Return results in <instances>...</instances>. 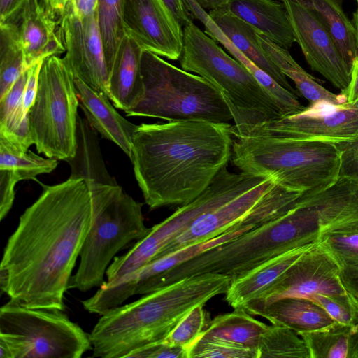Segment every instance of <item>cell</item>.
<instances>
[{
	"label": "cell",
	"instance_id": "cell-1",
	"mask_svg": "<svg viewBox=\"0 0 358 358\" xmlns=\"http://www.w3.org/2000/svg\"><path fill=\"white\" fill-rule=\"evenodd\" d=\"M92 213L84 179L70 176L43 187L20 216L3 251L0 268L8 273L10 299L27 308L64 310V294Z\"/></svg>",
	"mask_w": 358,
	"mask_h": 358
},
{
	"label": "cell",
	"instance_id": "cell-2",
	"mask_svg": "<svg viewBox=\"0 0 358 358\" xmlns=\"http://www.w3.org/2000/svg\"><path fill=\"white\" fill-rule=\"evenodd\" d=\"M231 127L203 120L138 125L131 161L150 210L192 201L227 167L234 139Z\"/></svg>",
	"mask_w": 358,
	"mask_h": 358
},
{
	"label": "cell",
	"instance_id": "cell-3",
	"mask_svg": "<svg viewBox=\"0 0 358 358\" xmlns=\"http://www.w3.org/2000/svg\"><path fill=\"white\" fill-rule=\"evenodd\" d=\"M231 277L206 273L178 280L101 315L90 339L92 357L120 358L162 341L196 306L225 294Z\"/></svg>",
	"mask_w": 358,
	"mask_h": 358
},
{
	"label": "cell",
	"instance_id": "cell-4",
	"mask_svg": "<svg viewBox=\"0 0 358 358\" xmlns=\"http://www.w3.org/2000/svg\"><path fill=\"white\" fill-rule=\"evenodd\" d=\"M329 219L322 199L303 194L282 215L157 276L147 283L146 289L152 292L185 277L206 273L234 278L285 252L318 242L320 231Z\"/></svg>",
	"mask_w": 358,
	"mask_h": 358
},
{
	"label": "cell",
	"instance_id": "cell-5",
	"mask_svg": "<svg viewBox=\"0 0 358 358\" xmlns=\"http://www.w3.org/2000/svg\"><path fill=\"white\" fill-rule=\"evenodd\" d=\"M231 159L241 171L272 178L302 193L326 189L340 178L341 151L329 142L270 135L234 137Z\"/></svg>",
	"mask_w": 358,
	"mask_h": 358
},
{
	"label": "cell",
	"instance_id": "cell-6",
	"mask_svg": "<svg viewBox=\"0 0 358 358\" xmlns=\"http://www.w3.org/2000/svg\"><path fill=\"white\" fill-rule=\"evenodd\" d=\"M182 28L180 66L205 78L222 94L233 115L234 137L248 136L259 126L282 117L269 94L241 63L192 22Z\"/></svg>",
	"mask_w": 358,
	"mask_h": 358
},
{
	"label": "cell",
	"instance_id": "cell-7",
	"mask_svg": "<svg viewBox=\"0 0 358 358\" xmlns=\"http://www.w3.org/2000/svg\"><path fill=\"white\" fill-rule=\"evenodd\" d=\"M92 221L80 252V264L70 278L69 289L86 292L100 287L116 254L150 231L144 223L143 203L134 200L118 184H88Z\"/></svg>",
	"mask_w": 358,
	"mask_h": 358
},
{
	"label": "cell",
	"instance_id": "cell-8",
	"mask_svg": "<svg viewBox=\"0 0 358 358\" xmlns=\"http://www.w3.org/2000/svg\"><path fill=\"white\" fill-rule=\"evenodd\" d=\"M141 72L144 94L133 109L125 112L127 116L169 122L233 120L222 94L203 77L179 69L148 50L142 53Z\"/></svg>",
	"mask_w": 358,
	"mask_h": 358
},
{
	"label": "cell",
	"instance_id": "cell-9",
	"mask_svg": "<svg viewBox=\"0 0 358 358\" xmlns=\"http://www.w3.org/2000/svg\"><path fill=\"white\" fill-rule=\"evenodd\" d=\"M78 98L74 76L63 58L42 62L38 90L28 112L34 144L48 158L69 161L76 152Z\"/></svg>",
	"mask_w": 358,
	"mask_h": 358
},
{
	"label": "cell",
	"instance_id": "cell-10",
	"mask_svg": "<svg viewBox=\"0 0 358 358\" xmlns=\"http://www.w3.org/2000/svg\"><path fill=\"white\" fill-rule=\"evenodd\" d=\"M0 343L10 358H80L90 335L62 310L31 308L10 299L0 308Z\"/></svg>",
	"mask_w": 358,
	"mask_h": 358
},
{
	"label": "cell",
	"instance_id": "cell-11",
	"mask_svg": "<svg viewBox=\"0 0 358 358\" xmlns=\"http://www.w3.org/2000/svg\"><path fill=\"white\" fill-rule=\"evenodd\" d=\"M236 176L227 167L222 169L197 197L180 206L170 216L151 227L148 234L136 241L128 252L115 257L106 270V281L116 283L155 259L199 215L222 199Z\"/></svg>",
	"mask_w": 358,
	"mask_h": 358
},
{
	"label": "cell",
	"instance_id": "cell-12",
	"mask_svg": "<svg viewBox=\"0 0 358 358\" xmlns=\"http://www.w3.org/2000/svg\"><path fill=\"white\" fill-rule=\"evenodd\" d=\"M276 183L270 177L238 173L222 199L199 215L156 259L224 233L248 215Z\"/></svg>",
	"mask_w": 358,
	"mask_h": 358
},
{
	"label": "cell",
	"instance_id": "cell-13",
	"mask_svg": "<svg viewBox=\"0 0 358 358\" xmlns=\"http://www.w3.org/2000/svg\"><path fill=\"white\" fill-rule=\"evenodd\" d=\"M341 267L318 241L268 290L243 308L253 315L270 303L287 297L306 298L313 293L338 295L347 293Z\"/></svg>",
	"mask_w": 358,
	"mask_h": 358
},
{
	"label": "cell",
	"instance_id": "cell-14",
	"mask_svg": "<svg viewBox=\"0 0 358 358\" xmlns=\"http://www.w3.org/2000/svg\"><path fill=\"white\" fill-rule=\"evenodd\" d=\"M277 136L340 143L358 135V103L320 102L255 129L249 136Z\"/></svg>",
	"mask_w": 358,
	"mask_h": 358
},
{
	"label": "cell",
	"instance_id": "cell-15",
	"mask_svg": "<svg viewBox=\"0 0 358 358\" xmlns=\"http://www.w3.org/2000/svg\"><path fill=\"white\" fill-rule=\"evenodd\" d=\"M259 226L256 218L248 214L226 231L213 238L189 245L155 259L115 284L104 282L92 296L93 305L99 313H105L137 294L141 287L150 280Z\"/></svg>",
	"mask_w": 358,
	"mask_h": 358
},
{
	"label": "cell",
	"instance_id": "cell-16",
	"mask_svg": "<svg viewBox=\"0 0 358 358\" xmlns=\"http://www.w3.org/2000/svg\"><path fill=\"white\" fill-rule=\"evenodd\" d=\"M58 32L65 48L63 59L73 76L108 96V70L97 10L80 17L68 3L60 15Z\"/></svg>",
	"mask_w": 358,
	"mask_h": 358
},
{
	"label": "cell",
	"instance_id": "cell-17",
	"mask_svg": "<svg viewBox=\"0 0 358 358\" xmlns=\"http://www.w3.org/2000/svg\"><path fill=\"white\" fill-rule=\"evenodd\" d=\"M123 21L125 34L143 50L180 59L183 28L162 0H124Z\"/></svg>",
	"mask_w": 358,
	"mask_h": 358
},
{
	"label": "cell",
	"instance_id": "cell-18",
	"mask_svg": "<svg viewBox=\"0 0 358 358\" xmlns=\"http://www.w3.org/2000/svg\"><path fill=\"white\" fill-rule=\"evenodd\" d=\"M282 2L287 11L296 43L310 69L323 76L336 88L345 89L350 82L351 67L329 31L303 6L291 1Z\"/></svg>",
	"mask_w": 358,
	"mask_h": 358
},
{
	"label": "cell",
	"instance_id": "cell-19",
	"mask_svg": "<svg viewBox=\"0 0 358 358\" xmlns=\"http://www.w3.org/2000/svg\"><path fill=\"white\" fill-rule=\"evenodd\" d=\"M45 0H25L17 23L28 69L53 55L65 52L54 19Z\"/></svg>",
	"mask_w": 358,
	"mask_h": 358
},
{
	"label": "cell",
	"instance_id": "cell-20",
	"mask_svg": "<svg viewBox=\"0 0 358 358\" xmlns=\"http://www.w3.org/2000/svg\"><path fill=\"white\" fill-rule=\"evenodd\" d=\"M74 83L79 106L90 126L103 138L115 143L131 159L133 138L138 125L123 117L105 93L78 77L74 76Z\"/></svg>",
	"mask_w": 358,
	"mask_h": 358
},
{
	"label": "cell",
	"instance_id": "cell-21",
	"mask_svg": "<svg viewBox=\"0 0 358 358\" xmlns=\"http://www.w3.org/2000/svg\"><path fill=\"white\" fill-rule=\"evenodd\" d=\"M143 51L134 38L125 34L108 70V96L124 112L133 109L144 94L141 72Z\"/></svg>",
	"mask_w": 358,
	"mask_h": 358
},
{
	"label": "cell",
	"instance_id": "cell-22",
	"mask_svg": "<svg viewBox=\"0 0 358 358\" xmlns=\"http://www.w3.org/2000/svg\"><path fill=\"white\" fill-rule=\"evenodd\" d=\"M318 242L293 248L232 278L225 301L234 308H243L273 286L306 252Z\"/></svg>",
	"mask_w": 358,
	"mask_h": 358
},
{
	"label": "cell",
	"instance_id": "cell-23",
	"mask_svg": "<svg viewBox=\"0 0 358 358\" xmlns=\"http://www.w3.org/2000/svg\"><path fill=\"white\" fill-rule=\"evenodd\" d=\"M227 8L274 43L285 49L296 43L282 3L275 0H230Z\"/></svg>",
	"mask_w": 358,
	"mask_h": 358
},
{
	"label": "cell",
	"instance_id": "cell-24",
	"mask_svg": "<svg viewBox=\"0 0 358 358\" xmlns=\"http://www.w3.org/2000/svg\"><path fill=\"white\" fill-rule=\"evenodd\" d=\"M208 15L233 45L258 67L294 94H299L262 48L257 31L228 8L209 10Z\"/></svg>",
	"mask_w": 358,
	"mask_h": 358
},
{
	"label": "cell",
	"instance_id": "cell-25",
	"mask_svg": "<svg viewBox=\"0 0 358 358\" xmlns=\"http://www.w3.org/2000/svg\"><path fill=\"white\" fill-rule=\"evenodd\" d=\"M254 315L266 318L271 324L287 327L298 334L320 330L335 321L320 306L302 297H287L274 301Z\"/></svg>",
	"mask_w": 358,
	"mask_h": 358
},
{
	"label": "cell",
	"instance_id": "cell-26",
	"mask_svg": "<svg viewBox=\"0 0 358 358\" xmlns=\"http://www.w3.org/2000/svg\"><path fill=\"white\" fill-rule=\"evenodd\" d=\"M259 41L282 73L290 78L297 89L310 105L320 102H328L341 105L346 103L343 96L334 94L322 87L312 76L308 74L292 57L287 49L274 43L264 36L258 34Z\"/></svg>",
	"mask_w": 358,
	"mask_h": 358
},
{
	"label": "cell",
	"instance_id": "cell-27",
	"mask_svg": "<svg viewBox=\"0 0 358 358\" xmlns=\"http://www.w3.org/2000/svg\"><path fill=\"white\" fill-rule=\"evenodd\" d=\"M76 155L67 161L71 177L84 179L87 184H117L103 161L97 134L87 119L78 115Z\"/></svg>",
	"mask_w": 358,
	"mask_h": 358
},
{
	"label": "cell",
	"instance_id": "cell-28",
	"mask_svg": "<svg viewBox=\"0 0 358 358\" xmlns=\"http://www.w3.org/2000/svg\"><path fill=\"white\" fill-rule=\"evenodd\" d=\"M296 2L320 21L333 37L338 48L348 64L357 55L355 30L352 21L344 12L342 0H281Z\"/></svg>",
	"mask_w": 358,
	"mask_h": 358
},
{
	"label": "cell",
	"instance_id": "cell-29",
	"mask_svg": "<svg viewBox=\"0 0 358 358\" xmlns=\"http://www.w3.org/2000/svg\"><path fill=\"white\" fill-rule=\"evenodd\" d=\"M299 335L310 358H358V324L335 322L327 328Z\"/></svg>",
	"mask_w": 358,
	"mask_h": 358
},
{
	"label": "cell",
	"instance_id": "cell-30",
	"mask_svg": "<svg viewBox=\"0 0 358 358\" xmlns=\"http://www.w3.org/2000/svg\"><path fill=\"white\" fill-rule=\"evenodd\" d=\"M266 327L265 323L255 319L245 310L237 308L210 320L199 336L257 350L260 337Z\"/></svg>",
	"mask_w": 358,
	"mask_h": 358
},
{
	"label": "cell",
	"instance_id": "cell-31",
	"mask_svg": "<svg viewBox=\"0 0 358 358\" xmlns=\"http://www.w3.org/2000/svg\"><path fill=\"white\" fill-rule=\"evenodd\" d=\"M319 243L341 268L358 269V210L324 227Z\"/></svg>",
	"mask_w": 358,
	"mask_h": 358
},
{
	"label": "cell",
	"instance_id": "cell-32",
	"mask_svg": "<svg viewBox=\"0 0 358 358\" xmlns=\"http://www.w3.org/2000/svg\"><path fill=\"white\" fill-rule=\"evenodd\" d=\"M26 69L17 23H0V99Z\"/></svg>",
	"mask_w": 358,
	"mask_h": 358
},
{
	"label": "cell",
	"instance_id": "cell-33",
	"mask_svg": "<svg viewBox=\"0 0 358 358\" xmlns=\"http://www.w3.org/2000/svg\"><path fill=\"white\" fill-rule=\"evenodd\" d=\"M57 166V159H45L31 150L22 151L0 136V169L8 171L17 182L49 173Z\"/></svg>",
	"mask_w": 358,
	"mask_h": 358
},
{
	"label": "cell",
	"instance_id": "cell-34",
	"mask_svg": "<svg viewBox=\"0 0 358 358\" xmlns=\"http://www.w3.org/2000/svg\"><path fill=\"white\" fill-rule=\"evenodd\" d=\"M299 336L287 327L267 325L257 346L258 358H310L305 341Z\"/></svg>",
	"mask_w": 358,
	"mask_h": 358
},
{
	"label": "cell",
	"instance_id": "cell-35",
	"mask_svg": "<svg viewBox=\"0 0 358 358\" xmlns=\"http://www.w3.org/2000/svg\"><path fill=\"white\" fill-rule=\"evenodd\" d=\"M222 45L233 57L241 63L251 73L258 83L266 90L279 108L282 117L298 113L305 108V106L300 103L295 94L282 87L269 74L250 61L228 38H224L222 41Z\"/></svg>",
	"mask_w": 358,
	"mask_h": 358
},
{
	"label": "cell",
	"instance_id": "cell-36",
	"mask_svg": "<svg viewBox=\"0 0 358 358\" xmlns=\"http://www.w3.org/2000/svg\"><path fill=\"white\" fill-rule=\"evenodd\" d=\"M124 1L99 0L97 5L98 25L107 70L110 67L126 34L123 21Z\"/></svg>",
	"mask_w": 358,
	"mask_h": 358
},
{
	"label": "cell",
	"instance_id": "cell-37",
	"mask_svg": "<svg viewBox=\"0 0 358 358\" xmlns=\"http://www.w3.org/2000/svg\"><path fill=\"white\" fill-rule=\"evenodd\" d=\"M258 358L257 349L228 341L198 337L187 347V358Z\"/></svg>",
	"mask_w": 358,
	"mask_h": 358
},
{
	"label": "cell",
	"instance_id": "cell-38",
	"mask_svg": "<svg viewBox=\"0 0 358 358\" xmlns=\"http://www.w3.org/2000/svg\"><path fill=\"white\" fill-rule=\"evenodd\" d=\"M306 299L320 306L336 322L358 324V299L349 292L338 295L313 293Z\"/></svg>",
	"mask_w": 358,
	"mask_h": 358
},
{
	"label": "cell",
	"instance_id": "cell-39",
	"mask_svg": "<svg viewBox=\"0 0 358 358\" xmlns=\"http://www.w3.org/2000/svg\"><path fill=\"white\" fill-rule=\"evenodd\" d=\"M210 321L207 320L203 306H196L179 322L163 341L187 348L201 334Z\"/></svg>",
	"mask_w": 358,
	"mask_h": 358
},
{
	"label": "cell",
	"instance_id": "cell-40",
	"mask_svg": "<svg viewBox=\"0 0 358 358\" xmlns=\"http://www.w3.org/2000/svg\"><path fill=\"white\" fill-rule=\"evenodd\" d=\"M31 66L23 71L7 94L0 99V123L5 122L22 103Z\"/></svg>",
	"mask_w": 358,
	"mask_h": 358
},
{
	"label": "cell",
	"instance_id": "cell-41",
	"mask_svg": "<svg viewBox=\"0 0 358 358\" xmlns=\"http://www.w3.org/2000/svg\"><path fill=\"white\" fill-rule=\"evenodd\" d=\"M337 145L341 151L340 178L348 179L358 185V135Z\"/></svg>",
	"mask_w": 358,
	"mask_h": 358
},
{
	"label": "cell",
	"instance_id": "cell-42",
	"mask_svg": "<svg viewBox=\"0 0 358 358\" xmlns=\"http://www.w3.org/2000/svg\"><path fill=\"white\" fill-rule=\"evenodd\" d=\"M127 357L187 358V348L169 345L162 341L134 350Z\"/></svg>",
	"mask_w": 358,
	"mask_h": 358
},
{
	"label": "cell",
	"instance_id": "cell-43",
	"mask_svg": "<svg viewBox=\"0 0 358 358\" xmlns=\"http://www.w3.org/2000/svg\"><path fill=\"white\" fill-rule=\"evenodd\" d=\"M17 182L5 170L0 169V220L9 213L15 199V186Z\"/></svg>",
	"mask_w": 358,
	"mask_h": 358
},
{
	"label": "cell",
	"instance_id": "cell-44",
	"mask_svg": "<svg viewBox=\"0 0 358 358\" xmlns=\"http://www.w3.org/2000/svg\"><path fill=\"white\" fill-rule=\"evenodd\" d=\"M42 61L38 62L31 66L30 74L25 87L22 105L25 112L28 113L35 100L37 90L39 71Z\"/></svg>",
	"mask_w": 358,
	"mask_h": 358
},
{
	"label": "cell",
	"instance_id": "cell-45",
	"mask_svg": "<svg viewBox=\"0 0 358 358\" xmlns=\"http://www.w3.org/2000/svg\"><path fill=\"white\" fill-rule=\"evenodd\" d=\"M25 0H0V23L16 22Z\"/></svg>",
	"mask_w": 358,
	"mask_h": 358
},
{
	"label": "cell",
	"instance_id": "cell-46",
	"mask_svg": "<svg viewBox=\"0 0 358 358\" xmlns=\"http://www.w3.org/2000/svg\"><path fill=\"white\" fill-rule=\"evenodd\" d=\"M341 94L347 103H358V56L355 57L351 66L350 82L345 89L341 90Z\"/></svg>",
	"mask_w": 358,
	"mask_h": 358
},
{
	"label": "cell",
	"instance_id": "cell-47",
	"mask_svg": "<svg viewBox=\"0 0 358 358\" xmlns=\"http://www.w3.org/2000/svg\"><path fill=\"white\" fill-rule=\"evenodd\" d=\"M168 8L183 27L192 21V15L187 10L183 0H162Z\"/></svg>",
	"mask_w": 358,
	"mask_h": 358
},
{
	"label": "cell",
	"instance_id": "cell-48",
	"mask_svg": "<svg viewBox=\"0 0 358 358\" xmlns=\"http://www.w3.org/2000/svg\"><path fill=\"white\" fill-rule=\"evenodd\" d=\"M341 279L346 289L358 299V269L341 268Z\"/></svg>",
	"mask_w": 358,
	"mask_h": 358
},
{
	"label": "cell",
	"instance_id": "cell-49",
	"mask_svg": "<svg viewBox=\"0 0 358 358\" xmlns=\"http://www.w3.org/2000/svg\"><path fill=\"white\" fill-rule=\"evenodd\" d=\"M98 2L99 0H71L69 3L77 15L85 17L96 10Z\"/></svg>",
	"mask_w": 358,
	"mask_h": 358
},
{
	"label": "cell",
	"instance_id": "cell-50",
	"mask_svg": "<svg viewBox=\"0 0 358 358\" xmlns=\"http://www.w3.org/2000/svg\"><path fill=\"white\" fill-rule=\"evenodd\" d=\"M202 8L215 10L227 8L230 0H194Z\"/></svg>",
	"mask_w": 358,
	"mask_h": 358
},
{
	"label": "cell",
	"instance_id": "cell-51",
	"mask_svg": "<svg viewBox=\"0 0 358 358\" xmlns=\"http://www.w3.org/2000/svg\"><path fill=\"white\" fill-rule=\"evenodd\" d=\"M71 0H45L46 3L49 8L54 14H59V15L64 11L68 3Z\"/></svg>",
	"mask_w": 358,
	"mask_h": 358
},
{
	"label": "cell",
	"instance_id": "cell-52",
	"mask_svg": "<svg viewBox=\"0 0 358 358\" xmlns=\"http://www.w3.org/2000/svg\"><path fill=\"white\" fill-rule=\"evenodd\" d=\"M357 3V8L355 11L353 13V18L352 20V22L354 25L355 30V36H356V41H357V55L358 56V0H355Z\"/></svg>",
	"mask_w": 358,
	"mask_h": 358
}]
</instances>
